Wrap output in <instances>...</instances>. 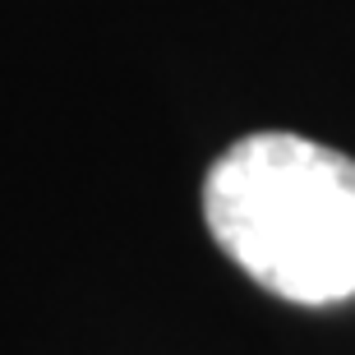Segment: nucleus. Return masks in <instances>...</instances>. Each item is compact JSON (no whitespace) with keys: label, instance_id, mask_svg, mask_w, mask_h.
Here are the masks:
<instances>
[{"label":"nucleus","instance_id":"1","mask_svg":"<svg viewBox=\"0 0 355 355\" xmlns=\"http://www.w3.org/2000/svg\"><path fill=\"white\" fill-rule=\"evenodd\" d=\"M212 240L291 304L355 295V162L300 134H250L203 180Z\"/></svg>","mask_w":355,"mask_h":355}]
</instances>
